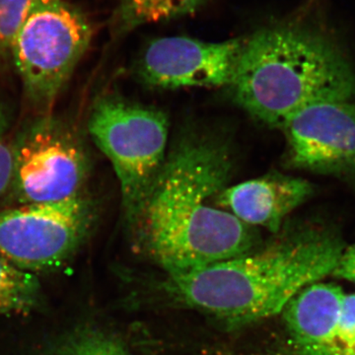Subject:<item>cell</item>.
<instances>
[{
  "instance_id": "cell-12",
  "label": "cell",
  "mask_w": 355,
  "mask_h": 355,
  "mask_svg": "<svg viewBox=\"0 0 355 355\" xmlns=\"http://www.w3.org/2000/svg\"><path fill=\"white\" fill-rule=\"evenodd\" d=\"M40 296L41 286L35 273L0 254V316L30 312L38 307Z\"/></svg>"
},
{
  "instance_id": "cell-13",
  "label": "cell",
  "mask_w": 355,
  "mask_h": 355,
  "mask_svg": "<svg viewBox=\"0 0 355 355\" xmlns=\"http://www.w3.org/2000/svg\"><path fill=\"white\" fill-rule=\"evenodd\" d=\"M205 0H120L118 23L121 31L162 22L196 12Z\"/></svg>"
},
{
  "instance_id": "cell-6",
  "label": "cell",
  "mask_w": 355,
  "mask_h": 355,
  "mask_svg": "<svg viewBox=\"0 0 355 355\" xmlns=\"http://www.w3.org/2000/svg\"><path fill=\"white\" fill-rule=\"evenodd\" d=\"M95 220L83 195L0 210V254L28 272L55 270L85 241Z\"/></svg>"
},
{
  "instance_id": "cell-17",
  "label": "cell",
  "mask_w": 355,
  "mask_h": 355,
  "mask_svg": "<svg viewBox=\"0 0 355 355\" xmlns=\"http://www.w3.org/2000/svg\"><path fill=\"white\" fill-rule=\"evenodd\" d=\"M342 355H355V294H345L338 330Z\"/></svg>"
},
{
  "instance_id": "cell-15",
  "label": "cell",
  "mask_w": 355,
  "mask_h": 355,
  "mask_svg": "<svg viewBox=\"0 0 355 355\" xmlns=\"http://www.w3.org/2000/svg\"><path fill=\"white\" fill-rule=\"evenodd\" d=\"M32 2L33 0H0V65L11 58L14 40Z\"/></svg>"
},
{
  "instance_id": "cell-8",
  "label": "cell",
  "mask_w": 355,
  "mask_h": 355,
  "mask_svg": "<svg viewBox=\"0 0 355 355\" xmlns=\"http://www.w3.org/2000/svg\"><path fill=\"white\" fill-rule=\"evenodd\" d=\"M280 128L294 167L324 175L355 172V104L350 100L311 104Z\"/></svg>"
},
{
  "instance_id": "cell-2",
  "label": "cell",
  "mask_w": 355,
  "mask_h": 355,
  "mask_svg": "<svg viewBox=\"0 0 355 355\" xmlns=\"http://www.w3.org/2000/svg\"><path fill=\"white\" fill-rule=\"evenodd\" d=\"M343 251L330 235H303L169 277L166 291L226 324L254 323L282 314L302 289L334 275Z\"/></svg>"
},
{
  "instance_id": "cell-4",
  "label": "cell",
  "mask_w": 355,
  "mask_h": 355,
  "mask_svg": "<svg viewBox=\"0 0 355 355\" xmlns=\"http://www.w3.org/2000/svg\"><path fill=\"white\" fill-rule=\"evenodd\" d=\"M88 130L113 165L130 225L167 158V116L158 110L107 96L96 103Z\"/></svg>"
},
{
  "instance_id": "cell-14",
  "label": "cell",
  "mask_w": 355,
  "mask_h": 355,
  "mask_svg": "<svg viewBox=\"0 0 355 355\" xmlns=\"http://www.w3.org/2000/svg\"><path fill=\"white\" fill-rule=\"evenodd\" d=\"M49 355H130L116 336L95 328L71 331Z\"/></svg>"
},
{
  "instance_id": "cell-1",
  "label": "cell",
  "mask_w": 355,
  "mask_h": 355,
  "mask_svg": "<svg viewBox=\"0 0 355 355\" xmlns=\"http://www.w3.org/2000/svg\"><path fill=\"white\" fill-rule=\"evenodd\" d=\"M231 171L228 149L205 137L182 140L166 158L130 226L140 247L169 277L253 250L252 226L219 205Z\"/></svg>"
},
{
  "instance_id": "cell-5",
  "label": "cell",
  "mask_w": 355,
  "mask_h": 355,
  "mask_svg": "<svg viewBox=\"0 0 355 355\" xmlns=\"http://www.w3.org/2000/svg\"><path fill=\"white\" fill-rule=\"evenodd\" d=\"M92 36V26L78 7L65 0H33L11 58L35 106H53Z\"/></svg>"
},
{
  "instance_id": "cell-11",
  "label": "cell",
  "mask_w": 355,
  "mask_h": 355,
  "mask_svg": "<svg viewBox=\"0 0 355 355\" xmlns=\"http://www.w3.org/2000/svg\"><path fill=\"white\" fill-rule=\"evenodd\" d=\"M307 180L273 174L228 186L219 205L239 220L272 232L279 230L287 216L312 197Z\"/></svg>"
},
{
  "instance_id": "cell-7",
  "label": "cell",
  "mask_w": 355,
  "mask_h": 355,
  "mask_svg": "<svg viewBox=\"0 0 355 355\" xmlns=\"http://www.w3.org/2000/svg\"><path fill=\"white\" fill-rule=\"evenodd\" d=\"M88 157L64 121L40 119L14 144L10 197L16 205L60 202L83 195Z\"/></svg>"
},
{
  "instance_id": "cell-3",
  "label": "cell",
  "mask_w": 355,
  "mask_h": 355,
  "mask_svg": "<svg viewBox=\"0 0 355 355\" xmlns=\"http://www.w3.org/2000/svg\"><path fill=\"white\" fill-rule=\"evenodd\" d=\"M230 87L248 113L280 128L311 104L352 100L355 74L347 58L322 37L298 28L272 27L243 40Z\"/></svg>"
},
{
  "instance_id": "cell-18",
  "label": "cell",
  "mask_w": 355,
  "mask_h": 355,
  "mask_svg": "<svg viewBox=\"0 0 355 355\" xmlns=\"http://www.w3.org/2000/svg\"><path fill=\"white\" fill-rule=\"evenodd\" d=\"M333 275L355 284V244L343 249Z\"/></svg>"
},
{
  "instance_id": "cell-10",
  "label": "cell",
  "mask_w": 355,
  "mask_h": 355,
  "mask_svg": "<svg viewBox=\"0 0 355 355\" xmlns=\"http://www.w3.org/2000/svg\"><path fill=\"white\" fill-rule=\"evenodd\" d=\"M345 296L342 287L319 282L289 301L282 314L296 355H342L338 330Z\"/></svg>"
},
{
  "instance_id": "cell-16",
  "label": "cell",
  "mask_w": 355,
  "mask_h": 355,
  "mask_svg": "<svg viewBox=\"0 0 355 355\" xmlns=\"http://www.w3.org/2000/svg\"><path fill=\"white\" fill-rule=\"evenodd\" d=\"M14 144L8 135V121L0 108V197L8 193L12 181Z\"/></svg>"
},
{
  "instance_id": "cell-9",
  "label": "cell",
  "mask_w": 355,
  "mask_h": 355,
  "mask_svg": "<svg viewBox=\"0 0 355 355\" xmlns=\"http://www.w3.org/2000/svg\"><path fill=\"white\" fill-rule=\"evenodd\" d=\"M243 40L218 43L189 37L151 42L139 62V76L156 88L230 86Z\"/></svg>"
}]
</instances>
